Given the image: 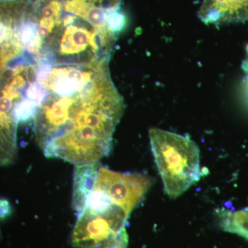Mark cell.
I'll return each instance as SVG.
<instances>
[{
	"label": "cell",
	"mask_w": 248,
	"mask_h": 248,
	"mask_svg": "<svg viewBox=\"0 0 248 248\" xmlns=\"http://www.w3.org/2000/svg\"><path fill=\"white\" fill-rule=\"evenodd\" d=\"M108 65L49 91L33 117L35 140L44 155L74 165L109 154L124 110Z\"/></svg>",
	"instance_id": "6da1fadb"
},
{
	"label": "cell",
	"mask_w": 248,
	"mask_h": 248,
	"mask_svg": "<svg viewBox=\"0 0 248 248\" xmlns=\"http://www.w3.org/2000/svg\"><path fill=\"white\" fill-rule=\"evenodd\" d=\"M149 136L165 191L177 198L200 179V149L188 137L167 130L151 128Z\"/></svg>",
	"instance_id": "7a4b0ae2"
},
{
	"label": "cell",
	"mask_w": 248,
	"mask_h": 248,
	"mask_svg": "<svg viewBox=\"0 0 248 248\" xmlns=\"http://www.w3.org/2000/svg\"><path fill=\"white\" fill-rule=\"evenodd\" d=\"M127 218L113 214H97L82 210L77 215L71 234L76 248H128Z\"/></svg>",
	"instance_id": "3957f363"
},
{
	"label": "cell",
	"mask_w": 248,
	"mask_h": 248,
	"mask_svg": "<svg viewBox=\"0 0 248 248\" xmlns=\"http://www.w3.org/2000/svg\"><path fill=\"white\" fill-rule=\"evenodd\" d=\"M153 184V178L146 174L115 172L101 165L93 187L101 191L111 203L131 214Z\"/></svg>",
	"instance_id": "277c9868"
},
{
	"label": "cell",
	"mask_w": 248,
	"mask_h": 248,
	"mask_svg": "<svg viewBox=\"0 0 248 248\" xmlns=\"http://www.w3.org/2000/svg\"><path fill=\"white\" fill-rule=\"evenodd\" d=\"M199 17L206 24L248 21V0H203Z\"/></svg>",
	"instance_id": "5b68a950"
},
{
	"label": "cell",
	"mask_w": 248,
	"mask_h": 248,
	"mask_svg": "<svg viewBox=\"0 0 248 248\" xmlns=\"http://www.w3.org/2000/svg\"><path fill=\"white\" fill-rule=\"evenodd\" d=\"M100 161L89 164L75 165L73 174L72 208L76 210L77 215L82 210L86 197L92 190Z\"/></svg>",
	"instance_id": "8992f818"
},
{
	"label": "cell",
	"mask_w": 248,
	"mask_h": 248,
	"mask_svg": "<svg viewBox=\"0 0 248 248\" xmlns=\"http://www.w3.org/2000/svg\"><path fill=\"white\" fill-rule=\"evenodd\" d=\"M221 226L225 231L242 236L248 240V208L239 211H222L218 214Z\"/></svg>",
	"instance_id": "52a82bcc"
},
{
	"label": "cell",
	"mask_w": 248,
	"mask_h": 248,
	"mask_svg": "<svg viewBox=\"0 0 248 248\" xmlns=\"http://www.w3.org/2000/svg\"><path fill=\"white\" fill-rule=\"evenodd\" d=\"M242 68L246 74L248 75V45L246 48V56L243 62Z\"/></svg>",
	"instance_id": "ba28073f"
},
{
	"label": "cell",
	"mask_w": 248,
	"mask_h": 248,
	"mask_svg": "<svg viewBox=\"0 0 248 248\" xmlns=\"http://www.w3.org/2000/svg\"><path fill=\"white\" fill-rule=\"evenodd\" d=\"M246 84H247V87L248 89V75H246Z\"/></svg>",
	"instance_id": "9c48e42d"
},
{
	"label": "cell",
	"mask_w": 248,
	"mask_h": 248,
	"mask_svg": "<svg viewBox=\"0 0 248 248\" xmlns=\"http://www.w3.org/2000/svg\"><path fill=\"white\" fill-rule=\"evenodd\" d=\"M1 239V230H0V239Z\"/></svg>",
	"instance_id": "30bf717a"
}]
</instances>
